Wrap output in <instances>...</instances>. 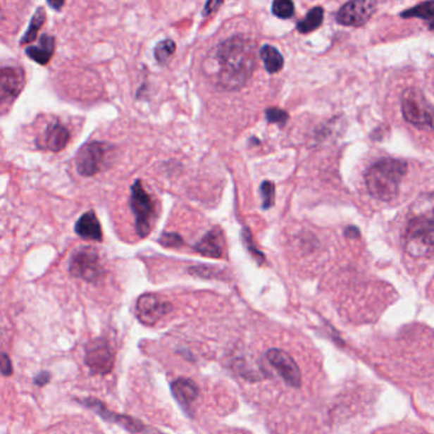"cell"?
<instances>
[{"instance_id":"6da1fadb","label":"cell","mask_w":434,"mask_h":434,"mask_svg":"<svg viewBox=\"0 0 434 434\" xmlns=\"http://www.w3.org/2000/svg\"><path fill=\"white\" fill-rule=\"evenodd\" d=\"M256 41L245 36L225 39L204 63L206 74L220 89L237 90L248 83L256 66Z\"/></svg>"},{"instance_id":"7a4b0ae2","label":"cell","mask_w":434,"mask_h":434,"mask_svg":"<svg viewBox=\"0 0 434 434\" xmlns=\"http://www.w3.org/2000/svg\"><path fill=\"white\" fill-rule=\"evenodd\" d=\"M404 248L409 256L424 258L434 254V193L418 198L411 207Z\"/></svg>"},{"instance_id":"3957f363","label":"cell","mask_w":434,"mask_h":434,"mask_svg":"<svg viewBox=\"0 0 434 434\" xmlns=\"http://www.w3.org/2000/svg\"><path fill=\"white\" fill-rule=\"evenodd\" d=\"M407 170L408 166L402 160L389 158L377 161L366 173V185L371 196L383 202L394 199Z\"/></svg>"},{"instance_id":"277c9868","label":"cell","mask_w":434,"mask_h":434,"mask_svg":"<svg viewBox=\"0 0 434 434\" xmlns=\"http://www.w3.org/2000/svg\"><path fill=\"white\" fill-rule=\"evenodd\" d=\"M402 116L414 128L434 132V107L421 90L408 88L402 96Z\"/></svg>"},{"instance_id":"5b68a950","label":"cell","mask_w":434,"mask_h":434,"mask_svg":"<svg viewBox=\"0 0 434 434\" xmlns=\"http://www.w3.org/2000/svg\"><path fill=\"white\" fill-rule=\"evenodd\" d=\"M130 207L134 212L135 225L139 237H147L151 231L155 218V206L153 198L144 190L140 180H136L131 187Z\"/></svg>"},{"instance_id":"8992f818","label":"cell","mask_w":434,"mask_h":434,"mask_svg":"<svg viewBox=\"0 0 434 434\" xmlns=\"http://www.w3.org/2000/svg\"><path fill=\"white\" fill-rule=\"evenodd\" d=\"M71 275L87 282H96L103 275V267L99 254L92 247H80L70 258Z\"/></svg>"},{"instance_id":"52a82bcc","label":"cell","mask_w":434,"mask_h":434,"mask_svg":"<svg viewBox=\"0 0 434 434\" xmlns=\"http://www.w3.org/2000/svg\"><path fill=\"white\" fill-rule=\"evenodd\" d=\"M377 0H349L335 16L337 23L347 27H362L376 12Z\"/></svg>"},{"instance_id":"ba28073f","label":"cell","mask_w":434,"mask_h":434,"mask_svg":"<svg viewBox=\"0 0 434 434\" xmlns=\"http://www.w3.org/2000/svg\"><path fill=\"white\" fill-rule=\"evenodd\" d=\"M172 304L155 294H141L136 301V316L144 326H155L172 311Z\"/></svg>"},{"instance_id":"9c48e42d","label":"cell","mask_w":434,"mask_h":434,"mask_svg":"<svg viewBox=\"0 0 434 434\" xmlns=\"http://www.w3.org/2000/svg\"><path fill=\"white\" fill-rule=\"evenodd\" d=\"M107 145L93 141L85 144L77 155L78 172L83 177H93L101 172L106 163Z\"/></svg>"},{"instance_id":"30bf717a","label":"cell","mask_w":434,"mask_h":434,"mask_svg":"<svg viewBox=\"0 0 434 434\" xmlns=\"http://www.w3.org/2000/svg\"><path fill=\"white\" fill-rule=\"evenodd\" d=\"M85 364L96 375H107L115 364V354L104 339H96L90 342L85 352Z\"/></svg>"},{"instance_id":"8fae6325","label":"cell","mask_w":434,"mask_h":434,"mask_svg":"<svg viewBox=\"0 0 434 434\" xmlns=\"http://www.w3.org/2000/svg\"><path fill=\"white\" fill-rule=\"evenodd\" d=\"M26 75L18 66H0V106L13 103L25 88Z\"/></svg>"},{"instance_id":"7c38bea8","label":"cell","mask_w":434,"mask_h":434,"mask_svg":"<svg viewBox=\"0 0 434 434\" xmlns=\"http://www.w3.org/2000/svg\"><path fill=\"white\" fill-rule=\"evenodd\" d=\"M267 359L269 364H272V367L280 373V376L285 380V383L292 388H300V368L287 352L277 349V348L269 349L267 352Z\"/></svg>"},{"instance_id":"4fadbf2b","label":"cell","mask_w":434,"mask_h":434,"mask_svg":"<svg viewBox=\"0 0 434 434\" xmlns=\"http://www.w3.org/2000/svg\"><path fill=\"white\" fill-rule=\"evenodd\" d=\"M70 140L69 130L61 125L60 122H54L46 128L44 134L39 136L37 145L42 149H47L50 151H60L63 150Z\"/></svg>"},{"instance_id":"5bb4252c","label":"cell","mask_w":434,"mask_h":434,"mask_svg":"<svg viewBox=\"0 0 434 434\" xmlns=\"http://www.w3.org/2000/svg\"><path fill=\"white\" fill-rule=\"evenodd\" d=\"M83 402L88 408L93 409L94 411H97L98 414L101 415L103 419L112 421V423H117L118 426L126 428L130 432H141V430H144V424L140 423V421H136V419L131 418V416L112 413V411H109L108 409L106 408L103 404L97 402V400L87 399V400H84Z\"/></svg>"},{"instance_id":"9a60e30c","label":"cell","mask_w":434,"mask_h":434,"mask_svg":"<svg viewBox=\"0 0 434 434\" xmlns=\"http://www.w3.org/2000/svg\"><path fill=\"white\" fill-rule=\"evenodd\" d=\"M199 254L210 258H221L224 254V234L220 229L207 232L201 242L194 247Z\"/></svg>"},{"instance_id":"2e32d148","label":"cell","mask_w":434,"mask_h":434,"mask_svg":"<svg viewBox=\"0 0 434 434\" xmlns=\"http://www.w3.org/2000/svg\"><path fill=\"white\" fill-rule=\"evenodd\" d=\"M75 232L85 240H96V242L102 240V228L93 211L85 212L80 216L75 224Z\"/></svg>"},{"instance_id":"e0dca14e","label":"cell","mask_w":434,"mask_h":434,"mask_svg":"<svg viewBox=\"0 0 434 434\" xmlns=\"http://www.w3.org/2000/svg\"><path fill=\"white\" fill-rule=\"evenodd\" d=\"M173 395L183 408H191L197 400L198 388L190 378H178L172 385Z\"/></svg>"},{"instance_id":"ac0fdd59","label":"cell","mask_w":434,"mask_h":434,"mask_svg":"<svg viewBox=\"0 0 434 434\" xmlns=\"http://www.w3.org/2000/svg\"><path fill=\"white\" fill-rule=\"evenodd\" d=\"M54 52H55V39L49 35H42L39 39V45L28 47L26 55L37 64L46 65L50 63Z\"/></svg>"},{"instance_id":"d6986e66","label":"cell","mask_w":434,"mask_h":434,"mask_svg":"<svg viewBox=\"0 0 434 434\" xmlns=\"http://www.w3.org/2000/svg\"><path fill=\"white\" fill-rule=\"evenodd\" d=\"M402 18H419L427 23L430 31H434V0L423 1L421 4L410 8L400 13Z\"/></svg>"},{"instance_id":"ffe728a7","label":"cell","mask_w":434,"mask_h":434,"mask_svg":"<svg viewBox=\"0 0 434 434\" xmlns=\"http://www.w3.org/2000/svg\"><path fill=\"white\" fill-rule=\"evenodd\" d=\"M259 56L262 58L263 64L266 70L269 74H275L282 70L285 65V58L282 56L281 52L275 49V46L264 45L259 50Z\"/></svg>"},{"instance_id":"44dd1931","label":"cell","mask_w":434,"mask_h":434,"mask_svg":"<svg viewBox=\"0 0 434 434\" xmlns=\"http://www.w3.org/2000/svg\"><path fill=\"white\" fill-rule=\"evenodd\" d=\"M324 20V9L321 7H314L310 12L296 25L297 32L302 35L314 32L323 25Z\"/></svg>"},{"instance_id":"7402d4cb","label":"cell","mask_w":434,"mask_h":434,"mask_svg":"<svg viewBox=\"0 0 434 434\" xmlns=\"http://www.w3.org/2000/svg\"><path fill=\"white\" fill-rule=\"evenodd\" d=\"M46 20V12L44 8H37L36 13L33 14L32 20L30 23V27L27 30V32L25 33V36L22 37L20 41V45H26L30 42H33L35 39H37V35L41 30V27L45 25Z\"/></svg>"},{"instance_id":"603a6c76","label":"cell","mask_w":434,"mask_h":434,"mask_svg":"<svg viewBox=\"0 0 434 434\" xmlns=\"http://www.w3.org/2000/svg\"><path fill=\"white\" fill-rule=\"evenodd\" d=\"M175 42L173 39H163L154 49V58L159 65H166L175 52Z\"/></svg>"},{"instance_id":"cb8c5ba5","label":"cell","mask_w":434,"mask_h":434,"mask_svg":"<svg viewBox=\"0 0 434 434\" xmlns=\"http://www.w3.org/2000/svg\"><path fill=\"white\" fill-rule=\"evenodd\" d=\"M272 12L281 20H288L294 17V4L292 0H273Z\"/></svg>"},{"instance_id":"d4e9b609","label":"cell","mask_w":434,"mask_h":434,"mask_svg":"<svg viewBox=\"0 0 434 434\" xmlns=\"http://www.w3.org/2000/svg\"><path fill=\"white\" fill-rule=\"evenodd\" d=\"M275 185L272 182H269V180L263 182L262 185H261V196H262L263 209L264 210L271 209L275 204Z\"/></svg>"},{"instance_id":"484cf974","label":"cell","mask_w":434,"mask_h":434,"mask_svg":"<svg viewBox=\"0 0 434 434\" xmlns=\"http://www.w3.org/2000/svg\"><path fill=\"white\" fill-rule=\"evenodd\" d=\"M266 118L269 123H277V125L283 128L287 123L288 113L283 109L272 107V108L266 111Z\"/></svg>"},{"instance_id":"4316f807","label":"cell","mask_w":434,"mask_h":434,"mask_svg":"<svg viewBox=\"0 0 434 434\" xmlns=\"http://www.w3.org/2000/svg\"><path fill=\"white\" fill-rule=\"evenodd\" d=\"M243 237L245 244H247V248L249 249L252 256H254L256 261H259V263H262L264 261V256H263L259 250L256 249V245L253 243V237H252V232H250L249 229H247V228L244 229Z\"/></svg>"},{"instance_id":"83f0119b","label":"cell","mask_w":434,"mask_h":434,"mask_svg":"<svg viewBox=\"0 0 434 434\" xmlns=\"http://www.w3.org/2000/svg\"><path fill=\"white\" fill-rule=\"evenodd\" d=\"M160 243L163 244L164 247H169V248H177L183 245V240L182 237H179L178 234L175 232H166L163 234L160 237Z\"/></svg>"},{"instance_id":"f1b7e54d","label":"cell","mask_w":434,"mask_h":434,"mask_svg":"<svg viewBox=\"0 0 434 434\" xmlns=\"http://www.w3.org/2000/svg\"><path fill=\"white\" fill-rule=\"evenodd\" d=\"M0 372L4 376H9L13 372L11 358H9L7 353H0Z\"/></svg>"},{"instance_id":"f546056e","label":"cell","mask_w":434,"mask_h":434,"mask_svg":"<svg viewBox=\"0 0 434 434\" xmlns=\"http://www.w3.org/2000/svg\"><path fill=\"white\" fill-rule=\"evenodd\" d=\"M224 4V0H207L206 4H204V12L202 16L204 18L209 17L212 13H215L218 8L221 7Z\"/></svg>"},{"instance_id":"4dcf8cb0","label":"cell","mask_w":434,"mask_h":434,"mask_svg":"<svg viewBox=\"0 0 434 434\" xmlns=\"http://www.w3.org/2000/svg\"><path fill=\"white\" fill-rule=\"evenodd\" d=\"M47 4L54 9V11H61L64 7L65 0H47Z\"/></svg>"},{"instance_id":"1f68e13d","label":"cell","mask_w":434,"mask_h":434,"mask_svg":"<svg viewBox=\"0 0 434 434\" xmlns=\"http://www.w3.org/2000/svg\"><path fill=\"white\" fill-rule=\"evenodd\" d=\"M49 380H50V375L44 372V373H41V375L35 378V383H37V385H46V383H49Z\"/></svg>"},{"instance_id":"d6a6232c","label":"cell","mask_w":434,"mask_h":434,"mask_svg":"<svg viewBox=\"0 0 434 434\" xmlns=\"http://www.w3.org/2000/svg\"><path fill=\"white\" fill-rule=\"evenodd\" d=\"M345 235L348 237H359V231H358L357 228L349 226V228L345 230Z\"/></svg>"},{"instance_id":"836d02e7","label":"cell","mask_w":434,"mask_h":434,"mask_svg":"<svg viewBox=\"0 0 434 434\" xmlns=\"http://www.w3.org/2000/svg\"><path fill=\"white\" fill-rule=\"evenodd\" d=\"M0 18H1V11H0Z\"/></svg>"}]
</instances>
